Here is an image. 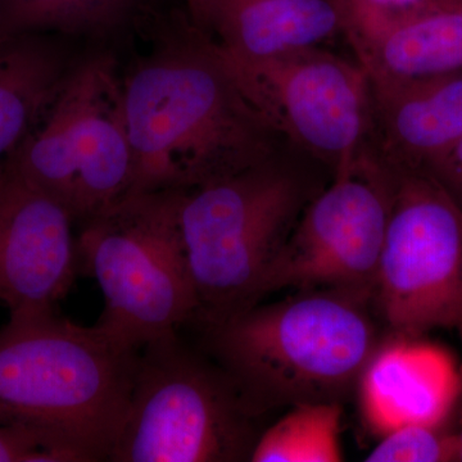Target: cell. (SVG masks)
<instances>
[{"label":"cell","instance_id":"1","mask_svg":"<svg viewBox=\"0 0 462 462\" xmlns=\"http://www.w3.org/2000/svg\"><path fill=\"white\" fill-rule=\"evenodd\" d=\"M130 193L189 191L276 157L278 136L199 26L157 42L124 78Z\"/></svg>","mask_w":462,"mask_h":462},{"label":"cell","instance_id":"2","mask_svg":"<svg viewBox=\"0 0 462 462\" xmlns=\"http://www.w3.org/2000/svg\"><path fill=\"white\" fill-rule=\"evenodd\" d=\"M374 314L372 294L305 289L199 328L206 354L264 416L300 403L345 404L354 396L384 338Z\"/></svg>","mask_w":462,"mask_h":462},{"label":"cell","instance_id":"3","mask_svg":"<svg viewBox=\"0 0 462 462\" xmlns=\"http://www.w3.org/2000/svg\"><path fill=\"white\" fill-rule=\"evenodd\" d=\"M139 349L56 311L9 315L0 329V424L51 438L76 462L109 461Z\"/></svg>","mask_w":462,"mask_h":462},{"label":"cell","instance_id":"4","mask_svg":"<svg viewBox=\"0 0 462 462\" xmlns=\"http://www.w3.org/2000/svg\"><path fill=\"white\" fill-rule=\"evenodd\" d=\"M184 191L129 193L84 221L79 260L98 282L97 327L141 349L193 324L199 297L180 227Z\"/></svg>","mask_w":462,"mask_h":462},{"label":"cell","instance_id":"5","mask_svg":"<svg viewBox=\"0 0 462 462\" xmlns=\"http://www.w3.org/2000/svg\"><path fill=\"white\" fill-rule=\"evenodd\" d=\"M314 196L276 157L184 191L180 227L199 302L193 325L260 303L273 261Z\"/></svg>","mask_w":462,"mask_h":462},{"label":"cell","instance_id":"6","mask_svg":"<svg viewBox=\"0 0 462 462\" xmlns=\"http://www.w3.org/2000/svg\"><path fill=\"white\" fill-rule=\"evenodd\" d=\"M261 418L226 370L176 331L139 349L109 461H251Z\"/></svg>","mask_w":462,"mask_h":462},{"label":"cell","instance_id":"7","mask_svg":"<svg viewBox=\"0 0 462 462\" xmlns=\"http://www.w3.org/2000/svg\"><path fill=\"white\" fill-rule=\"evenodd\" d=\"M7 167L87 221L130 193L124 79L111 54L76 63L56 102Z\"/></svg>","mask_w":462,"mask_h":462},{"label":"cell","instance_id":"8","mask_svg":"<svg viewBox=\"0 0 462 462\" xmlns=\"http://www.w3.org/2000/svg\"><path fill=\"white\" fill-rule=\"evenodd\" d=\"M373 300L387 333H462V207L424 171H394Z\"/></svg>","mask_w":462,"mask_h":462},{"label":"cell","instance_id":"9","mask_svg":"<svg viewBox=\"0 0 462 462\" xmlns=\"http://www.w3.org/2000/svg\"><path fill=\"white\" fill-rule=\"evenodd\" d=\"M220 51L243 97L269 129L329 167L333 176L370 148L372 85L357 60L322 47L264 60Z\"/></svg>","mask_w":462,"mask_h":462},{"label":"cell","instance_id":"10","mask_svg":"<svg viewBox=\"0 0 462 462\" xmlns=\"http://www.w3.org/2000/svg\"><path fill=\"white\" fill-rule=\"evenodd\" d=\"M396 172L373 149L316 193L273 261L263 300L287 288L372 294Z\"/></svg>","mask_w":462,"mask_h":462},{"label":"cell","instance_id":"11","mask_svg":"<svg viewBox=\"0 0 462 462\" xmlns=\"http://www.w3.org/2000/svg\"><path fill=\"white\" fill-rule=\"evenodd\" d=\"M75 218L7 167L0 179V302L11 315L53 311L78 269Z\"/></svg>","mask_w":462,"mask_h":462},{"label":"cell","instance_id":"12","mask_svg":"<svg viewBox=\"0 0 462 462\" xmlns=\"http://www.w3.org/2000/svg\"><path fill=\"white\" fill-rule=\"evenodd\" d=\"M461 389L460 367L445 346L387 333L355 394L365 425L383 437L407 425L442 427Z\"/></svg>","mask_w":462,"mask_h":462},{"label":"cell","instance_id":"13","mask_svg":"<svg viewBox=\"0 0 462 462\" xmlns=\"http://www.w3.org/2000/svg\"><path fill=\"white\" fill-rule=\"evenodd\" d=\"M370 85V148L388 169L428 171L462 138V71Z\"/></svg>","mask_w":462,"mask_h":462},{"label":"cell","instance_id":"14","mask_svg":"<svg viewBox=\"0 0 462 462\" xmlns=\"http://www.w3.org/2000/svg\"><path fill=\"white\" fill-rule=\"evenodd\" d=\"M205 29L230 56L264 60L322 42L349 29L348 0H208Z\"/></svg>","mask_w":462,"mask_h":462},{"label":"cell","instance_id":"15","mask_svg":"<svg viewBox=\"0 0 462 462\" xmlns=\"http://www.w3.org/2000/svg\"><path fill=\"white\" fill-rule=\"evenodd\" d=\"M75 65L50 33L0 41V179L56 102Z\"/></svg>","mask_w":462,"mask_h":462},{"label":"cell","instance_id":"16","mask_svg":"<svg viewBox=\"0 0 462 462\" xmlns=\"http://www.w3.org/2000/svg\"><path fill=\"white\" fill-rule=\"evenodd\" d=\"M351 47L372 83L462 71V5L407 18Z\"/></svg>","mask_w":462,"mask_h":462},{"label":"cell","instance_id":"17","mask_svg":"<svg viewBox=\"0 0 462 462\" xmlns=\"http://www.w3.org/2000/svg\"><path fill=\"white\" fill-rule=\"evenodd\" d=\"M143 0H0V41L29 32L94 35L112 32Z\"/></svg>","mask_w":462,"mask_h":462},{"label":"cell","instance_id":"18","mask_svg":"<svg viewBox=\"0 0 462 462\" xmlns=\"http://www.w3.org/2000/svg\"><path fill=\"white\" fill-rule=\"evenodd\" d=\"M343 403H300L258 437L252 462H340Z\"/></svg>","mask_w":462,"mask_h":462},{"label":"cell","instance_id":"19","mask_svg":"<svg viewBox=\"0 0 462 462\" xmlns=\"http://www.w3.org/2000/svg\"><path fill=\"white\" fill-rule=\"evenodd\" d=\"M366 462H454L455 434L442 427L407 425L380 437Z\"/></svg>","mask_w":462,"mask_h":462},{"label":"cell","instance_id":"20","mask_svg":"<svg viewBox=\"0 0 462 462\" xmlns=\"http://www.w3.org/2000/svg\"><path fill=\"white\" fill-rule=\"evenodd\" d=\"M349 42L372 38L407 18L462 5V0H348Z\"/></svg>","mask_w":462,"mask_h":462},{"label":"cell","instance_id":"21","mask_svg":"<svg viewBox=\"0 0 462 462\" xmlns=\"http://www.w3.org/2000/svg\"><path fill=\"white\" fill-rule=\"evenodd\" d=\"M0 462H76L56 442L30 428L0 424Z\"/></svg>","mask_w":462,"mask_h":462},{"label":"cell","instance_id":"22","mask_svg":"<svg viewBox=\"0 0 462 462\" xmlns=\"http://www.w3.org/2000/svg\"><path fill=\"white\" fill-rule=\"evenodd\" d=\"M462 207V138L445 157L428 170Z\"/></svg>","mask_w":462,"mask_h":462},{"label":"cell","instance_id":"23","mask_svg":"<svg viewBox=\"0 0 462 462\" xmlns=\"http://www.w3.org/2000/svg\"><path fill=\"white\" fill-rule=\"evenodd\" d=\"M187 5L188 11H189L191 20L194 25L199 26L200 30L205 27L207 5L208 0H184ZM205 32V30H203Z\"/></svg>","mask_w":462,"mask_h":462},{"label":"cell","instance_id":"24","mask_svg":"<svg viewBox=\"0 0 462 462\" xmlns=\"http://www.w3.org/2000/svg\"><path fill=\"white\" fill-rule=\"evenodd\" d=\"M456 438V461L462 462V430L455 434Z\"/></svg>","mask_w":462,"mask_h":462}]
</instances>
